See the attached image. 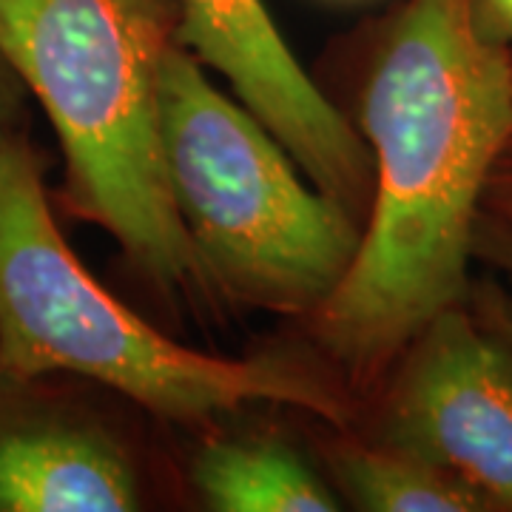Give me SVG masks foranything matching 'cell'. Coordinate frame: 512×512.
<instances>
[{
    "instance_id": "7",
    "label": "cell",
    "mask_w": 512,
    "mask_h": 512,
    "mask_svg": "<svg viewBox=\"0 0 512 512\" xmlns=\"http://www.w3.org/2000/svg\"><path fill=\"white\" fill-rule=\"evenodd\" d=\"M137 507V478L103 436L66 424H29L0 433V512Z\"/></svg>"
},
{
    "instance_id": "13",
    "label": "cell",
    "mask_w": 512,
    "mask_h": 512,
    "mask_svg": "<svg viewBox=\"0 0 512 512\" xmlns=\"http://www.w3.org/2000/svg\"><path fill=\"white\" fill-rule=\"evenodd\" d=\"M487 18H493L501 29H507L512 35V0H481Z\"/></svg>"
},
{
    "instance_id": "2",
    "label": "cell",
    "mask_w": 512,
    "mask_h": 512,
    "mask_svg": "<svg viewBox=\"0 0 512 512\" xmlns=\"http://www.w3.org/2000/svg\"><path fill=\"white\" fill-rule=\"evenodd\" d=\"M177 0H0V52L49 114L74 208L163 288H205L165 180L157 97Z\"/></svg>"
},
{
    "instance_id": "12",
    "label": "cell",
    "mask_w": 512,
    "mask_h": 512,
    "mask_svg": "<svg viewBox=\"0 0 512 512\" xmlns=\"http://www.w3.org/2000/svg\"><path fill=\"white\" fill-rule=\"evenodd\" d=\"M487 328L493 330L498 339H504L507 345L512 348V305L504 302V299H487Z\"/></svg>"
},
{
    "instance_id": "3",
    "label": "cell",
    "mask_w": 512,
    "mask_h": 512,
    "mask_svg": "<svg viewBox=\"0 0 512 512\" xmlns=\"http://www.w3.org/2000/svg\"><path fill=\"white\" fill-rule=\"evenodd\" d=\"M0 373L86 376L168 419L256 402L345 419V399L308 370L185 348L111 296L63 239L35 154L15 137L0 143Z\"/></svg>"
},
{
    "instance_id": "4",
    "label": "cell",
    "mask_w": 512,
    "mask_h": 512,
    "mask_svg": "<svg viewBox=\"0 0 512 512\" xmlns=\"http://www.w3.org/2000/svg\"><path fill=\"white\" fill-rule=\"evenodd\" d=\"M157 128L171 200L211 282L271 311H316L359 251L356 217L302 183L282 143L180 43L163 60Z\"/></svg>"
},
{
    "instance_id": "11",
    "label": "cell",
    "mask_w": 512,
    "mask_h": 512,
    "mask_svg": "<svg viewBox=\"0 0 512 512\" xmlns=\"http://www.w3.org/2000/svg\"><path fill=\"white\" fill-rule=\"evenodd\" d=\"M20 92H23V83L0 52V143L12 137V126L20 109Z\"/></svg>"
},
{
    "instance_id": "6",
    "label": "cell",
    "mask_w": 512,
    "mask_h": 512,
    "mask_svg": "<svg viewBox=\"0 0 512 512\" xmlns=\"http://www.w3.org/2000/svg\"><path fill=\"white\" fill-rule=\"evenodd\" d=\"M177 43L228 77L308 180L353 217L370 208L373 154L299 66L262 0H177Z\"/></svg>"
},
{
    "instance_id": "8",
    "label": "cell",
    "mask_w": 512,
    "mask_h": 512,
    "mask_svg": "<svg viewBox=\"0 0 512 512\" xmlns=\"http://www.w3.org/2000/svg\"><path fill=\"white\" fill-rule=\"evenodd\" d=\"M202 498L222 512H333L336 495L291 450L268 441H217L194 464Z\"/></svg>"
},
{
    "instance_id": "1",
    "label": "cell",
    "mask_w": 512,
    "mask_h": 512,
    "mask_svg": "<svg viewBox=\"0 0 512 512\" xmlns=\"http://www.w3.org/2000/svg\"><path fill=\"white\" fill-rule=\"evenodd\" d=\"M367 228L313 311L356 382L379 376L467 288L478 214L512 140V55L481 0H407L367 77Z\"/></svg>"
},
{
    "instance_id": "5",
    "label": "cell",
    "mask_w": 512,
    "mask_h": 512,
    "mask_svg": "<svg viewBox=\"0 0 512 512\" xmlns=\"http://www.w3.org/2000/svg\"><path fill=\"white\" fill-rule=\"evenodd\" d=\"M384 447L467 484L490 510H512V348L458 308L410 342L387 402Z\"/></svg>"
},
{
    "instance_id": "10",
    "label": "cell",
    "mask_w": 512,
    "mask_h": 512,
    "mask_svg": "<svg viewBox=\"0 0 512 512\" xmlns=\"http://www.w3.org/2000/svg\"><path fill=\"white\" fill-rule=\"evenodd\" d=\"M484 208L504 228H512V140L501 151L493 174H490V183H487V191H484Z\"/></svg>"
},
{
    "instance_id": "9",
    "label": "cell",
    "mask_w": 512,
    "mask_h": 512,
    "mask_svg": "<svg viewBox=\"0 0 512 512\" xmlns=\"http://www.w3.org/2000/svg\"><path fill=\"white\" fill-rule=\"evenodd\" d=\"M336 476L350 501L370 512H470L490 510L467 484L402 450L342 447Z\"/></svg>"
}]
</instances>
